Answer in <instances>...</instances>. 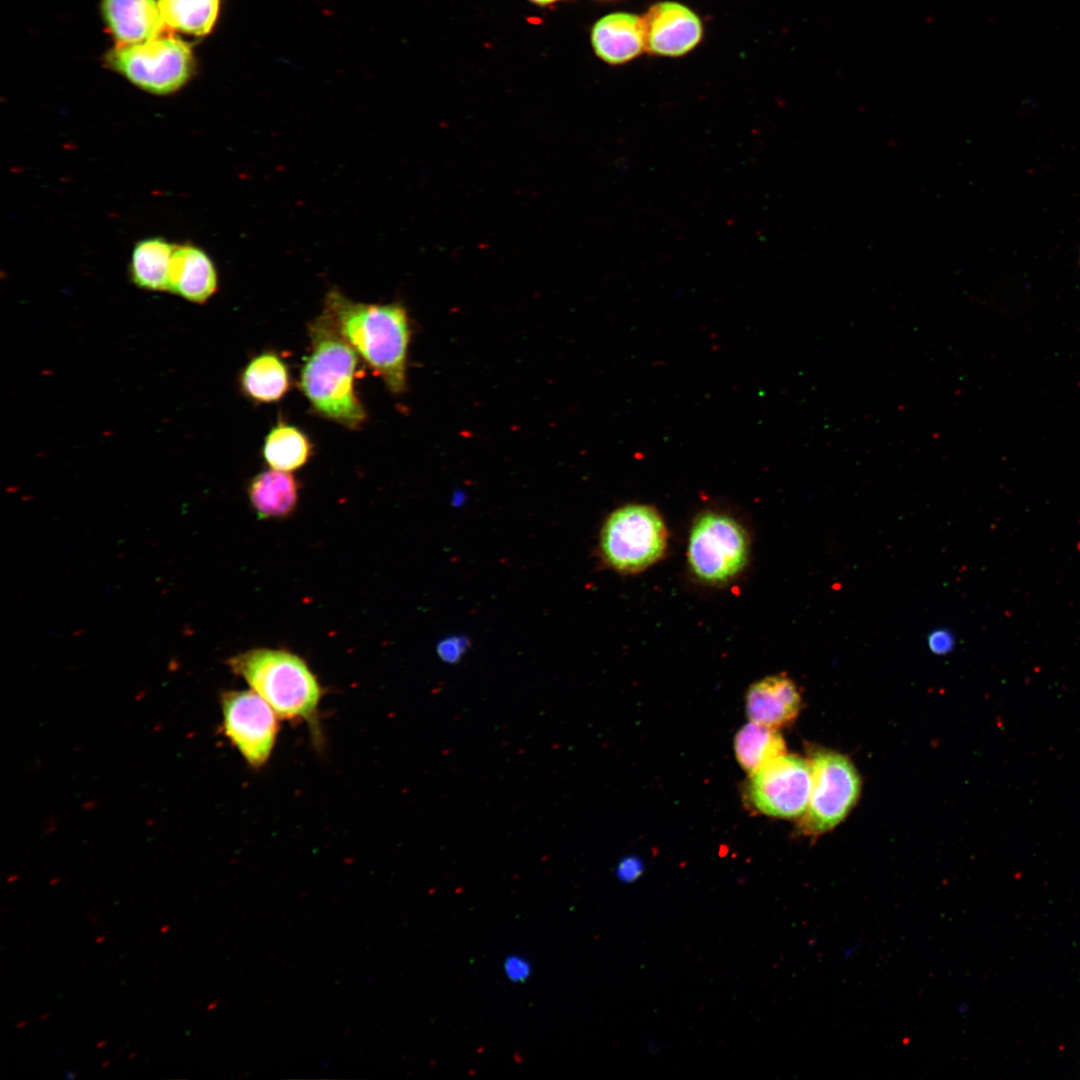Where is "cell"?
Listing matches in <instances>:
<instances>
[{
    "label": "cell",
    "instance_id": "cell-29",
    "mask_svg": "<svg viewBox=\"0 0 1080 1080\" xmlns=\"http://www.w3.org/2000/svg\"><path fill=\"white\" fill-rule=\"evenodd\" d=\"M27 1024H28V1021H27V1020H24V1021H20V1022H18V1023L16 1024V1028L20 1029V1028H22V1027L26 1026Z\"/></svg>",
    "mask_w": 1080,
    "mask_h": 1080
},
{
    "label": "cell",
    "instance_id": "cell-25",
    "mask_svg": "<svg viewBox=\"0 0 1080 1080\" xmlns=\"http://www.w3.org/2000/svg\"><path fill=\"white\" fill-rule=\"evenodd\" d=\"M528 1H530L531 3H533V4L537 5V6H540V7H547V6H551V5H554L556 3H559V2H561L563 0H528Z\"/></svg>",
    "mask_w": 1080,
    "mask_h": 1080
},
{
    "label": "cell",
    "instance_id": "cell-28",
    "mask_svg": "<svg viewBox=\"0 0 1080 1080\" xmlns=\"http://www.w3.org/2000/svg\"><path fill=\"white\" fill-rule=\"evenodd\" d=\"M170 929H171V926L169 924H165L160 928V932L161 933H167L168 931H170Z\"/></svg>",
    "mask_w": 1080,
    "mask_h": 1080
},
{
    "label": "cell",
    "instance_id": "cell-36",
    "mask_svg": "<svg viewBox=\"0 0 1080 1080\" xmlns=\"http://www.w3.org/2000/svg\"><path fill=\"white\" fill-rule=\"evenodd\" d=\"M599 1H613V0H599Z\"/></svg>",
    "mask_w": 1080,
    "mask_h": 1080
},
{
    "label": "cell",
    "instance_id": "cell-19",
    "mask_svg": "<svg viewBox=\"0 0 1080 1080\" xmlns=\"http://www.w3.org/2000/svg\"><path fill=\"white\" fill-rule=\"evenodd\" d=\"M312 454L307 435L293 425L278 422L268 433L263 457L270 468L291 472L304 466Z\"/></svg>",
    "mask_w": 1080,
    "mask_h": 1080
},
{
    "label": "cell",
    "instance_id": "cell-9",
    "mask_svg": "<svg viewBox=\"0 0 1080 1080\" xmlns=\"http://www.w3.org/2000/svg\"><path fill=\"white\" fill-rule=\"evenodd\" d=\"M812 789L810 762L781 755L751 775L748 794L761 813L780 818L802 817Z\"/></svg>",
    "mask_w": 1080,
    "mask_h": 1080
},
{
    "label": "cell",
    "instance_id": "cell-35",
    "mask_svg": "<svg viewBox=\"0 0 1080 1080\" xmlns=\"http://www.w3.org/2000/svg\"><path fill=\"white\" fill-rule=\"evenodd\" d=\"M216 1005H217V1002H214V1003H212V1004H210V1005L208 1006V1009H209V1010H211V1009H213V1008H214V1007H215Z\"/></svg>",
    "mask_w": 1080,
    "mask_h": 1080
},
{
    "label": "cell",
    "instance_id": "cell-34",
    "mask_svg": "<svg viewBox=\"0 0 1080 1080\" xmlns=\"http://www.w3.org/2000/svg\"><path fill=\"white\" fill-rule=\"evenodd\" d=\"M137 1054H138L137 1052H132V1053H131V1054H130V1055L128 1056V1058H129V1059H133L134 1057H136V1056H137Z\"/></svg>",
    "mask_w": 1080,
    "mask_h": 1080
},
{
    "label": "cell",
    "instance_id": "cell-15",
    "mask_svg": "<svg viewBox=\"0 0 1080 1080\" xmlns=\"http://www.w3.org/2000/svg\"><path fill=\"white\" fill-rule=\"evenodd\" d=\"M298 490V483L292 474L271 468L250 481L248 496L258 518L279 519L295 510Z\"/></svg>",
    "mask_w": 1080,
    "mask_h": 1080
},
{
    "label": "cell",
    "instance_id": "cell-3",
    "mask_svg": "<svg viewBox=\"0 0 1080 1080\" xmlns=\"http://www.w3.org/2000/svg\"><path fill=\"white\" fill-rule=\"evenodd\" d=\"M227 665L280 718L306 722L314 738H320L322 687L300 656L282 649L254 648L230 657Z\"/></svg>",
    "mask_w": 1080,
    "mask_h": 1080
},
{
    "label": "cell",
    "instance_id": "cell-20",
    "mask_svg": "<svg viewBox=\"0 0 1080 1080\" xmlns=\"http://www.w3.org/2000/svg\"><path fill=\"white\" fill-rule=\"evenodd\" d=\"M220 0H158L165 27L202 36L217 19Z\"/></svg>",
    "mask_w": 1080,
    "mask_h": 1080
},
{
    "label": "cell",
    "instance_id": "cell-7",
    "mask_svg": "<svg viewBox=\"0 0 1080 1080\" xmlns=\"http://www.w3.org/2000/svg\"><path fill=\"white\" fill-rule=\"evenodd\" d=\"M812 789L801 829L820 835L838 825L855 806L861 789L859 774L844 755L828 750L812 754Z\"/></svg>",
    "mask_w": 1080,
    "mask_h": 1080
},
{
    "label": "cell",
    "instance_id": "cell-23",
    "mask_svg": "<svg viewBox=\"0 0 1080 1080\" xmlns=\"http://www.w3.org/2000/svg\"><path fill=\"white\" fill-rule=\"evenodd\" d=\"M953 639L950 633L935 631L929 636V647L936 654H945L951 648Z\"/></svg>",
    "mask_w": 1080,
    "mask_h": 1080
},
{
    "label": "cell",
    "instance_id": "cell-14",
    "mask_svg": "<svg viewBox=\"0 0 1080 1080\" xmlns=\"http://www.w3.org/2000/svg\"><path fill=\"white\" fill-rule=\"evenodd\" d=\"M102 9L118 45L147 42L165 28L155 0H103Z\"/></svg>",
    "mask_w": 1080,
    "mask_h": 1080
},
{
    "label": "cell",
    "instance_id": "cell-16",
    "mask_svg": "<svg viewBox=\"0 0 1080 1080\" xmlns=\"http://www.w3.org/2000/svg\"><path fill=\"white\" fill-rule=\"evenodd\" d=\"M175 244L161 237L138 241L131 253L129 275L132 282L149 291H169V275Z\"/></svg>",
    "mask_w": 1080,
    "mask_h": 1080
},
{
    "label": "cell",
    "instance_id": "cell-10",
    "mask_svg": "<svg viewBox=\"0 0 1080 1080\" xmlns=\"http://www.w3.org/2000/svg\"><path fill=\"white\" fill-rule=\"evenodd\" d=\"M646 49L652 55L681 57L694 50L704 35L703 21L687 5L659 1L643 15Z\"/></svg>",
    "mask_w": 1080,
    "mask_h": 1080
},
{
    "label": "cell",
    "instance_id": "cell-31",
    "mask_svg": "<svg viewBox=\"0 0 1080 1080\" xmlns=\"http://www.w3.org/2000/svg\"><path fill=\"white\" fill-rule=\"evenodd\" d=\"M106 1043H107V1041H106V1040H105V1041H101V1042H98V1043L96 1044V1047H97V1048H100V1047H102V1046L106 1045Z\"/></svg>",
    "mask_w": 1080,
    "mask_h": 1080
},
{
    "label": "cell",
    "instance_id": "cell-12",
    "mask_svg": "<svg viewBox=\"0 0 1080 1080\" xmlns=\"http://www.w3.org/2000/svg\"><path fill=\"white\" fill-rule=\"evenodd\" d=\"M801 696L785 675H773L753 683L746 693L745 709L753 722L779 728L798 715Z\"/></svg>",
    "mask_w": 1080,
    "mask_h": 1080
},
{
    "label": "cell",
    "instance_id": "cell-6",
    "mask_svg": "<svg viewBox=\"0 0 1080 1080\" xmlns=\"http://www.w3.org/2000/svg\"><path fill=\"white\" fill-rule=\"evenodd\" d=\"M108 64L136 86L157 95L181 88L190 78V47L167 34L139 44L118 45L107 55Z\"/></svg>",
    "mask_w": 1080,
    "mask_h": 1080
},
{
    "label": "cell",
    "instance_id": "cell-5",
    "mask_svg": "<svg viewBox=\"0 0 1080 1080\" xmlns=\"http://www.w3.org/2000/svg\"><path fill=\"white\" fill-rule=\"evenodd\" d=\"M688 564L702 582L720 585L734 579L749 555L748 535L734 518L715 511L693 523L688 541Z\"/></svg>",
    "mask_w": 1080,
    "mask_h": 1080
},
{
    "label": "cell",
    "instance_id": "cell-30",
    "mask_svg": "<svg viewBox=\"0 0 1080 1080\" xmlns=\"http://www.w3.org/2000/svg\"><path fill=\"white\" fill-rule=\"evenodd\" d=\"M104 940H106V936H99L98 938H96L95 942L100 943V942H102Z\"/></svg>",
    "mask_w": 1080,
    "mask_h": 1080
},
{
    "label": "cell",
    "instance_id": "cell-26",
    "mask_svg": "<svg viewBox=\"0 0 1080 1080\" xmlns=\"http://www.w3.org/2000/svg\"><path fill=\"white\" fill-rule=\"evenodd\" d=\"M77 1076H78V1074L76 1072L70 1071V1070H67V1069L65 1070V1077L67 1079L74 1080Z\"/></svg>",
    "mask_w": 1080,
    "mask_h": 1080
},
{
    "label": "cell",
    "instance_id": "cell-17",
    "mask_svg": "<svg viewBox=\"0 0 1080 1080\" xmlns=\"http://www.w3.org/2000/svg\"><path fill=\"white\" fill-rule=\"evenodd\" d=\"M240 386L243 393L256 402L279 401L290 388L288 367L276 353H261L243 369Z\"/></svg>",
    "mask_w": 1080,
    "mask_h": 1080
},
{
    "label": "cell",
    "instance_id": "cell-1",
    "mask_svg": "<svg viewBox=\"0 0 1080 1080\" xmlns=\"http://www.w3.org/2000/svg\"><path fill=\"white\" fill-rule=\"evenodd\" d=\"M324 311L392 393L406 390L411 328L404 306L356 302L333 289L325 298Z\"/></svg>",
    "mask_w": 1080,
    "mask_h": 1080
},
{
    "label": "cell",
    "instance_id": "cell-21",
    "mask_svg": "<svg viewBox=\"0 0 1080 1080\" xmlns=\"http://www.w3.org/2000/svg\"><path fill=\"white\" fill-rule=\"evenodd\" d=\"M504 969L507 977L512 981H524L530 975L529 963L517 956H511L505 960Z\"/></svg>",
    "mask_w": 1080,
    "mask_h": 1080
},
{
    "label": "cell",
    "instance_id": "cell-11",
    "mask_svg": "<svg viewBox=\"0 0 1080 1080\" xmlns=\"http://www.w3.org/2000/svg\"><path fill=\"white\" fill-rule=\"evenodd\" d=\"M590 40L603 62L627 64L647 51L643 16L626 11L606 14L594 23Z\"/></svg>",
    "mask_w": 1080,
    "mask_h": 1080
},
{
    "label": "cell",
    "instance_id": "cell-8",
    "mask_svg": "<svg viewBox=\"0 0 1080 1080\" xmlns=\"http://www.w3.org/2000/svg\"><path fill=\"white\" fill-rule=\"evenodd\" d=\"M220 704L225 736L251 768H262L274 750L280 717L252 689L225 691Z\"/></svg>",
    "mask_w": 1080,
    "mask_h": 1080
},
{
    "label": "cell",
    "instance_id": "cell-4",
    "mask_svg": "<svg viewBox=\"0 0 1080 1080\" xmlns=\"http://www.w3.org/2000/svg\"><path fill=\"white\" fill-rule=\"evenodd\" d=\"M667 546V530L655 508L628 504L614 510L600 533V552L607 565L634 573L658 561Z\"/></svg>",
    "mask_w": 1080,
    "mask_h": 1080
},
{
    "label": "cell",
    "instance_id": "cell-33",
    "mask_svg": "<svg viewBox=\"0 0 1080 1080\" xmlns=\"http://www.w3.org/2000/svg\"><path fill=\"white\" fill-rule=\"evenodd\" d=\"M110 1063H111V1060H106V1061H104V1062L102 1063L101 1067H102V1068H105V1067H107V1066H108V1065H109Z\"/></svg>",
    "mask_w": 1080,
    "mask_h": 1080
},
{
    "label": "cell",
    "instance_id": "cell-32",
    "mask_svg": "<svg viewBox=\"0 0 1080 1080\" xmlns=\"http://www.w3.org/2000/svg\"><path fill=\"white\" fill-rule=\"evenodd\" d=\"M49 1016H50V1013H44V1014H42V1015L40 1016V1018H39V1019H40V1020H44V1019L48 1018Z\"/></svg>",
    "mask_w": 1080,
    "mask_h": 1080
},
{
    "label": "cell",
    "instance_id": "cell-27",
    "mask_svg": "<svg viewBox=\"0 0 1080 1080\" xmlns=\"http://www.w3.org/2000/svg\"><path fill=\"white\" fill-rule=\"evenodd\" d=\"M87 917H88V919H89V921L91 923H97L98 922V917L96 915H93L91 913H87Z\"/></svg>",
    "mask_w": 1080,
    "mask_h": 1080
},
{
    "label": "cell",
    "instance_id": "cell-22",
    "mask_svg": "<svg viewBox=\"0 0 1080 1080\" xmlns=\"http://www.w3.org/2000/svg\"><path fill=\"white\" fill-rule=\"evenodd\" d=\"M642 872V864L636 858H625L618 866L617 873L623 881H632Z\"/></svg>",
    "mask_w": 1080,
    "mask_h": 1080
},
{
    "label": "cell",
    "instance_id": "cell-13",
    "mask_svg": "<svg viewBox=\"0 0 1080 1080\" xmlns=\"http://www.w3.org/2000/svg\"><path fill=\"white\" fill-rule=\"evenodd\" d=\"M217 288L218 273L207 252L191 243L175 244L169 291L190 302L203 304Z\"/></svg>",
    "mask_w": 1080,
    "mask_h": 1080
},
{
    "label": "cell",
    "instance_id": "cell-18",
    "mask_svg": "<svg viewBox=\"0 0 1080 1080\" xmlns=\"http://www.w3.org/2000/svg\"><path fill=\"white\" fill-rule=\"evenodd\" d=\"M734 751L740 766L751 775L785 754V743L777 728L749 722L736 734Z\"/></svg>",
    "mask_w": 1080,
    "mask_h": 1080
},
{
    "label": "cell",
    "instance_id": "cell-2",
    "mask_svg": "<svg viewBox=\"0 0 1080 1080\" xmlns=\"http://www.w3.org/2000/svg\"><path fill=\"white\" fill-rule=\"evenodd\" d=\"M311 353L300 374V387L313 410L348 429H359L366 411L356 395L358 354L323 310L309 326Z\"/></svg>",
    "mask_w": 1080,
    "mask_h": 1080
},
{
    "label": "cell",
    "instance_id": "cell-24",
    "mask_svg": "<svg viewBox=\"0 0 1080 1080\" xmlns=\"http://www.w3.org/2000/svg\"><path fill=\"white\" fill-rule=\"evenodd\" d=\"M442 646L450 648L449 650H440V655L445 657L448 661L457 659L462 651V645L458 641H456V643L454 641H448L442 644Z\"/></svg>",
    "mask_w": 1080,
    "mask_h": 1080
}]
</instances>
